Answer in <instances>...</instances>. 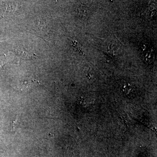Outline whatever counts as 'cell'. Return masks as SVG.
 Returning a JSON list of instances; mask_svg holds the SVG:
<instances>
[{
	"mask_svg": "<svg viewBox=\"0 0 157 157\" xmlns=\"http://www.w3.org/2000/svg\"><path fill=\"white\" fill-rule=\"evenodd\" d=\"M4 65V63L3 62L1 61H0V69L3 67Z\"/></svg>",
	"mask_w": 157,
	"mask_h": 157,
	"instance_id": "cell-2",
	"label": "cell"
},
{
	"mask_svg": "<svg viewBox=\"0 0 157 157\" xmlns=\"http://www.w3.org/2000/svg\"><path fill=\"white\" fill-rule=\"evenodd\" d=\"M16 52L17 54L20 56H21L22 57L25 58L29 59L32 57V56L30 55L29 54L27 53L25 51H23L22 50L18 49L16 50Z\"/></svg>",
	"mask_w": 157,
	"mask_h": 157,
	"instance_id": "cell-1",
	"label": "cell"
}]
</instances>
